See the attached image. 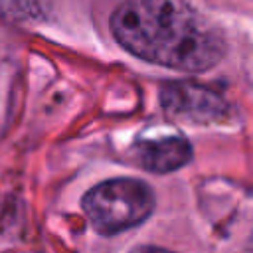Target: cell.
<instances>
[{
    "label": "cell",
    "instance_id": "1",
    "mask_svg": "<svg viewBox=\"0 0 253 253\" xmlns=\"http://www.w3.org/2000/svg\"><path fill=\"white\" fill-rule=\"evenodd\" d=\"M111 32L134 57L186 73L208 71L225 55L219 30L176 0H125Z\"/></svg>",
    "mask_w": 253,
    "mask_h": 253
},
{
    "label": "cell",
    "instance_id": "2",
    "mask_svg": "<svg viewBox=\"0 0 253 253\" xmlns=\"http://www.w3.org/2000/svg\"><path fill=\"white\" fill-rule=\"evenodd\" d=\"M83 211L101 235H115L142 223L156 206L152 188L138 178H111L83 196Z\"/></svg>",
    "mask_w": 253,
    "mask_h": 253
},
{
    "label": "cell",
    "instance_id": "3",
    "mask_svg": "<svg viewBox=\"0 0 253 253\" xmlns=\"http://www.w3.org/2000/svg\"><path fill=\"white\" fill-rule=\"evenodd\" d=\"M160 103L170 115L192 123L210 125L229 117V103L219 93L192 81H172L162 85Z\"/></svg>",
    "mask_w": 253,
    "mask_h": 253
},
{
    "label": "cell",
    "instance_id": "4",
    "mask_svg": "<svg viewBox=\"0 0 253 253\" xmlns=\"http://www.w3.org/2000/svg\"><path fill=\"white\" fill-rule=\"evenodd\" d=\"M138 164L156 174H168L192 160V144L182 134H158L140 138L134 146Z\"/></svg>",
    "mask_w": 253,
    "mask_h": 253
},
{
    "label": "cell",
    "instance_id": "5",
    "mask_svg": "<svg viewBox=\"0 0 253 253\" xmlns=\"http://www.w3.org/2000/svg\"><path fill=\"white\" fill-rule=\"evenodd\" d=\"M47 14L45 0H0V20L6 22H32Z\"/></svg>",
    "mask_w": 253,
    "mask_h": 253
}]
</instances>
